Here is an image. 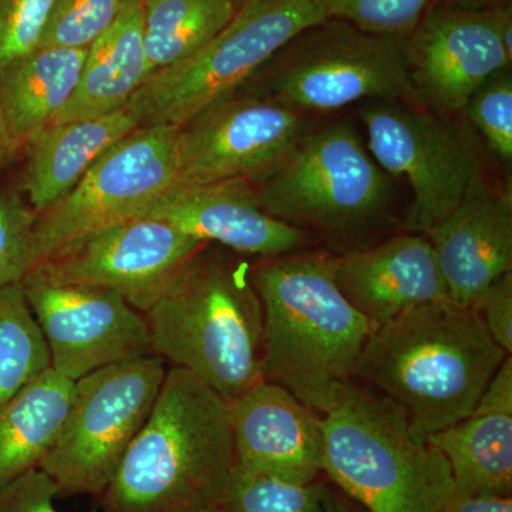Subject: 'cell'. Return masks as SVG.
Wrapping results in <instances>:
<instances>
[{"label": "cell", "instance_id": "cell-1", "mask_svg": "<svg viewBox=\"0 0 512 512\" xmlns=\"http://www.w3.org/2000/svg\"><path fill=\"white\" fill-rule=\"evenodd\" d=\"M508 356L471 306L424 303L373 330L355 379L376 386L427 440L476 409Z\"/></svg>", "mask_w": 512, "mask_h": 512}, {"label": "cell", "instance_id": "cell-2", "mask_svg": "<svg viewBox=\"0 0 512 512\" xmlns=\"http://www.w3.org/2000/svg\"><path fill=\"white\" fill-rule=\"evenodd\" d=\"M328 252H293L252 264L264 312L265 382L326 414L353 384L375 330L336 284Z\"/></svg>", "mask_w": 512, "mask_h": 512}, {"label": "cell", "instance_id": "cell-3", "mask_svg": "<svg viewBox=\"0 0 512 512\" xmlns=\"http://www.w3.org/2000/svg\"><path fill=\"white\" fill-rule=\"evenodd\" d=\"M237 466L228 400L168 367L153 410L96 512H200L220 501Z\"/></svg>", "mask_w": 512, "mask_h": 512}, {"label": "cell", "instance_id": "cell-4", "mask_svg": "<svg viewBox=\"0 0 512 512\" xmlns=\"http://www.w3.org/2000/svg\"><path fill=\"white\" fill-rule=\"evenodd\" d=\"M144 316L153 355L228 402L264 380V312L248 256L205 244Z\"/></svg>", "mask_w": 512, "mask_h": 512}, {"label": "cell", "instance_id": "cell-5", "mask_svg": "<svg viewBox=\"0 0 512 512\" xmlns=\"http://www.w3.org/2000/svg\"><path fill=\"white\" fill-rule=\"evenodd\" d=\"M322 423L323 471L366 512H447L450 464L392 400L353 383Z\"/></svg>", "mask_w": 512, "mask_h": 512}, {"label": "cell", "instance_id": "cell-6", "mask_svg": "<svg viewBox=\"0 0 512 512\" xmlns=\"http://www.w3.org/2000/svg\"><path fill=\"white\" fill-rule=\"evenodd\" d=\"M242 89L299 114L360 100L414 103L406 37L370 35L333 18L292 37Z\"/></svg>", "mask_w": 512, "mask_h": 512}, {"label": "cell", "instance_id": "cell-7", "mask_svg": "<svg viewBox=\"0 0 512 512\" xmlns=\"http://www.w3.org/2000/svg\"><path fill=\"white\" fill-rule=\"evenodd\" d=\"M332 0H262L238 9L197 53L165 67L138 87L126 109L138 126H184L238 92L299 32L332 19Z\"/></svg>", "mask_w": 512, "mask_h": 512}, {"label": "cell", "instance_id": "cell-8", "mask_svg": "<svg viewBox=\"0 0 512 512\" xmlns=\"http://www.w3.org/2000/svg\"><path fill=\"white\" fill-rule=\"evenodd\" d=\"M254 185L259 204L276 220L342 239L380 221L390 195L386 175L348 123L306 133Z\"/></svg>", "mask_w": 512, "mask_h": 512}, {"label": "cell", "instance_id": "cell-9", "mask_svg": "<svg viewBox=\"0 0 512 512\" xmlns=\"http://www.w3.org/2000/svg\"><path fill=\"white\" fill-rule=\"evenodd\" d=\"M167 370L161 357L150 355L77 380L69 417L39 464L59 497L97 498L109 487L153 410Z\"/></svg>", "mask_w": 512, "mask_h": 512}, {"label": "cell", "instance_id": "cell-10", "mask_svg": "<svg viewBox=\"0 0 512 512\" xmlns=\"http://www.w3.org/2000/svg\"><path fill=\"white\" fill-rule=\"evenodd\" d=\"M177 131L174 126L136 128L103 154L72 190L39 212L32 271L86 239L140 217L167 191L177 181Z\"/></svg>", "mask_w": 512, "mask_h": 512}, {"label": "cell", "instance_id": "cell-11", "mask_svg": "<svg viewBox=\"0 0 512 512\" xmlns=\"http://www.w3.org/2000/svg\"><path fill=\"white\" fill-rule=\"evenodd\" d=\"M360 113L376 163L412 188L407 229L426 234L453 212L484 171L476 133L470 124L416 103L379 100Z\"/></svg>", "mask_w": 512, "mask_h": 512}, {"label": "cell", "instance_id": "cell-12", "mask_svg": "<svg viewBox=\"0 0 512 512\" xmlns=\"http://www.w3.org/2000/svg\"><path fill=\"white\" fill-rule=\"evenodd\" d=\"M303 114L239 89L178 127L177 181L256 184L305 136Z\"/></svg>", "mask_w": 512, "mask_h": 512}, {"label": "cell", "instance_id": "cell-13", "mask_svg": "<svg viewBox=\"0 0 512 512\" xmlns=\"http://www.w3.org/2000/svg\"><path fill=\"white\" fill-rule=\"evenodd\" d=\"M511 8L433 2L406 37L414 103L453 117L493 74L511 67Z\"/></svg>", "mask_w": 512, "mask_h": 512}, {"label": "cell", "instance_id": "cell-14", "mask_svg": "<svg viewBox=\"0 0 512 512\" xmlns=\"http://www.w3.org/2000/svg\"><path fill=\"white\" fill-rule=\"evenodd\" d=\"M22 288L57 375L77 382L103 367L153 355L146 316L119 293L53 284L35 272Z\"/></svg>", "mask_w": 512, "mask_h": 512}, {"label": "cell", "instance_id": "cell-15", "mask_svg": "<svg viewBox=\"0 0 512 512\" xmlns=\"http://www.w3.org/2000/svg\"><path fill=\"white\" fill-rule=\"evenodd\" d=\"M205 244L165 222L138 217L86 239L32 272L53 284L109 289L146 313Z\"/></svg>", "mask_w": 512, "mask_h": 512}, {"label": "cell", "instance_id": "cell-16", "mask_svg": "<svg viewBox=\"0 0 512 512\" xmlns=\"http://www.w3.org/2000/svg\"><path fill=\"white\" fill-rule=\"evenodd\" d=\"M140 217L248 258L293 254L311 238L309 232L269 215L259 204L255 185L244 180L174 183Z\"/></svg>", "mask_w": 512, "mask_h": 512}, {"label": "cell", "instance_id": "cell-17", "mask_svg": "<svg viewBox=\"0 0 512 512\" xmlns=\"http://www.w3.org/2000/svg\"><path fill=\"white\" fill-rule=\"evenodd\" d=\"M228 406L239 467L295 484L323 473L322 419L284 386L262 380Z\"/></svg>", "mask_w": 512, "mask_h": 512}, {"label": "cell", "instance_id": "cell-18", "mask_svg": "<svg viewBox=\"0 0 512 512\" xmlns=\"http://www.w3.org/2000/svg\"><path fill=\"white\" fill-rule=\"evenodd\" d=\"M448 298L471 306L512 268V195L474 178L460 204L427 231Z\"/></svg>", "mask_w": 512, "mask_h": 512}, {"label": "cell", "instance_id": "cell-19", "mask_svg": "<svg viewBox=\"0 0 512 512\" xmlns=\"http://www.w3.org/2000/svg\"><path fill=\"white\" fill-rule=\"evenodd\" d=\"M333 276L353 306L377 326L424 303L450 301L436 255L423 234L330 256Z\"/></svg>", "mask_w": 512, "mask_h": 512}, {"label": "cell", "instance_id": "cell-20", "mask_svg": "<svg viewBox=\"0 0 512 512\" xmlns=\"http://www.w3.org/2000/svg\"><path fill=\"white\" fill-rule=\"evenodd\" d=\"M427 440L450 464L454 495H512V357L485 387L476 409Z\"/></svg>", "mask_w": 512, "mask_h": 512}, {"label": "cell", "instance_id": "cell-21", "mask_svg": "<svg viewBox=\"0 0 512 512\" xmlns=\"http://www.w3.org/2000/svg\"><path fill=\"white\" fill-rule=\"evenodd\" d=\"M123 109L93 119L52 123L26 141L22 188L36 214L66 195L111 147L138 128Z\"/></svg>", "mask_w": 512, "mask_h": 512}, {"label": "cell", "instance_id": "cell-22", "mask_svg": "<svg viewBox=\"0 0 512 512\" xmlns=\"http://www.w3.org/2000/svg\"><path fill=\"white\" fill-rule=\"evenodd\" d=\"M147 79L141 0H123L111 28L87 49L79 86L53 123L93 119L123 109Z\"/></svg>", "mask_w": 512, "mask_h": 512}, {"label": "cell", "instance_id": "cell-23", "mask_svg": "<svg viewBox=\"0 0 512 512\" xmlns=\"http://www.w3.org/2000/svg\"><path fill=\"white\" fill-rule=\"evenodd\" d=\"M87 49L37 47L0 72V106L13 138L25 146L72 100Z\"/></svg>", "mask_w": 512, "mask_h": 512}, {"label": "cell", "instance_id": "cell-24", "mask_svg": "<svg viewBox=\"0 0 512 512\" xmlns=\"http://www.w3.org/2000/svg\"><path fill=\"white\" fill-rule=\"evenodd\" d=\"M74 396L76 382L49 369L0 404V488L39 468L63 430Z\"/></svg>", "mask_w": 512, "mask_h": 512}, {"label": "cell", "instance_id": "cell-25", "mask_svg": "<svg viewBox=\"0 0 512 512\" xmlns=\"http://www.w3.org/2000/svg\"><path fill=\"white\" fill-rule=\"evenodd\" d=\"M147 79L197 53L237 13L234 0H141ZM146 79V80H147Z\"/></svg>", "mask_w": 512, "mask_h": 512}, {"label": "cell", "instance_id": "cell-26", "mask_svg": "<svg viewBox=\"0 0 512 512\" xmlns=\"http://www.w3.org/2000/svg\"><path fill=\"white\" fill-rule=\"evenodd\" d=\"M49 369L45 336L22 284L0 289V404Z\"/></svg>", "mask_w": 512, "mask_h": 512}, {"label": "cell", "instance_id": "cell-27", "mask_svg": "<svg viewBox=\"0 0 512 512\" xmlns=\"http://www.w3.org/2000/svg\"><path fill=\"white\" fill-rule=\"evenodd\" d=\"M326 494L323 485L289 483L237 464L210 512H326Z\"/></svg>", "mask_w": 512, "mask_h": 512}, {"label": "cell", "instance_id": "cell-28", "mask_svg": "<svg viewBox=\"0 0 512 512\" xmlns=\"http://www.w3.org/2000/svg\"><path fill=\"white\" fill-rule=\"evenodd\" d=\"M467 123L480 134L490 153L501 164L512 163V74L500 70L473 93L464 106Z\"/></svg>", "mask_w": 512, "mask_h": 512}, {"label": "cell", "instance_id": "cell-29", "mask_svg": "<svg viewBox=\"0 0 512 512\" xmlns=\"http://www.w3.org/2000/svg\"><path fill=\"white\" fill-rule=\"evenodd\" d=\"M123 0H56L39 47L89 49L119 16Z\"/></svg>", "mask_w": 512, "mask_h": 512}, {"label": "cell", "instance_id": "cell-30", "mask_svg": "<svg viewBox=\"0 0 512 512\" xmlns=\"http://www.w3.org/2000/svg\"><path fill=\"white\" fill-rule=\"evenodd\" d=\"M36 215L22 194H0V289L22 284L32 271Z\"/></svg>", "mask_w": 512, "mask_h": 512}, {"label": "cell", "instance_id": "cell-31", "mask_svg": "<svg viewBox=\"0 0 512 512\" xmlns=\"http://www.w3.org/2000/svg\"><path fill=\"white\" fill-rule=\"evenodd\" d=\"M434 0H332L330 16L370 35L407 37Z\"/></svg>", "mask_w": 512, "mask_h": 512}, {"label": "cell", "instance_id": "cell-32", "mask_svg": "<svg viewBox=\"0 0 512 512\" xmlns=\"http://www.w3.org/2000/svg\"><path fill=\"white\" fill-rule=\"evenodd\" d=\"M56 0H0V72L40 45Z\"/></svg>", "mask_w": 512, "mask_h": 512}, {"label": "cell", "instance_id": "cell-33", "mask_svg": "<svg viewBox=\"0 0 512 512\" xmlns=\"http://www.w3.org/2000/svg\"><path fill=\"white\" fill-rule=\"evenodd\" d=\"M494 342L512 353V271L484 289L471 303Z\"/></svg>", "mask_w": 512, "mask_h": 512}, {"label": "cell", "instance_id": "cell-34", "mask_svg": "<svg viewBox=\"0 0 512 512\" xmlns=\"http://www.w3.org/2000/svg\"><path fill=\"white\" fill-rule=\"evenodd\" d=\"M55 483L40 468L16 478L0 488V512H60Z\"/></svg>", "mask_w": 512, "mask_h": 512}, {"label": "cell", "instance_id": "cell-35", "mask_svg": "<svg viewBox=\"0 0 512 512\" xmlns=\"http://www.w3.org/2000/svg\"><path fill=\"white\" fill-rule=\"evenodd\" d=\"M447 512H512V500L494 495H454Z\"/></svg>", "mask_w": 512, "mask_h": 512}, {"label": "cell", "instance_id": "cell-36", "mask_svg": "<svg viewBox=\"0 0 512 512\" xmlns=\"http://www.w3.org/2000/svg\"><path fill=\"white\" fill-rule=\"evenodd\" d=\"M20 147L22 146L13 138L12 133H10L8 121H6L2 106H0V167L8 164L9 161L15 157L16 151H18Z\"/></svg>", "mask_w": 512, "mask_h": 512}, {"label": "cell", "instance_id": "cell-37", "mask_svg": "<svg viewBox=\"0 0 512 512\" xmlns=\"http://www.w3.org/2000/svg\"><path fill=\"white\" fill-rule=\"evenodd\" d=\"M464 8L500 10L511 8V0H444Z\"/></svg>", "mask_w": 512, "mask_h": 512}, {"label": "cell", "instance_id": "cell-38", "mask_svg": "<svg viewBox=\"0 0 512 512\" xmlns=\"http://www.w3.org/2000/svg\"><path fill=\"white\" fill-rule=\"evenodd\" d=\"M325 505L326 512H359L355 508L349 507L348 504L343 503V501H340L338 497L330 494L329 491L326 494Z\"/></svg>", "mask_w": 512, "mask_h": 512}, {"label": "cell", "instance_id": "cell-39", "mask_svg": "<svg viewBox=\"0 0 512 512\" xmlns=\"http://www.w3.org/2000/svg\"><path fill=\"white\" fill-rule=\"evenodd\" d=\"M237 9L244 8V6L255 5V3L262 2V0H234Z\"/></svg>", "mask_w": 512, "mask_h": 512}, {"label": "cell", "instance_id": "cell-40", "mask_svg": "<svg viewBox=\"0 0 512 512\" xmlns=\"http://www.w3.org/2000/svg\"><path fill=\"white\" fill-rule=\"evenodd\" d=\"M211 511V510H210ZM210 511H200V512H210Z\"/></svg>", "mask_w": 512, "mask_h": 512}]
</instances>
